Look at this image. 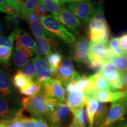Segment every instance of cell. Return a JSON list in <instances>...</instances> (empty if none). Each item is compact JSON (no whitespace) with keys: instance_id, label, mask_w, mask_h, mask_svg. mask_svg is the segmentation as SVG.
I'll return each mask as SVG.
<instances>
[{"instance_id":"cell-1","label":"cell","mask_w":127,"mask_h":127,"mask_svg":"<svg viewBox=\"0 0 127 127\" xmlns=\"http://www.w3.org/2000/svg\"><path fill=\"white\" fill-rule=\"evenodd\" d=\"M24 108L34 118H42L48 117L49 112V99L44 91L37 94L27 96L22 99Z\"/></svg>"},{"instance_id":"cell-2","label":"cell","mask_w":127,"mask_h":127,"mask_svg":"<svg viewBox=\"0 0 127 127\" xmlns=\"http://www.w3.org/2000/svg\"><path fill=\"white\" fill-rule=\"evenodd\" d=\"M41 23L45 30L51 34L56 36L66 44H73L77 40L74 35L60 23L52 14L44 17Z\"/></svg>"},{"instance_id":"cell-3","label":"cell","mask_w":127,"mask_h":127,"mask_svg":"<svg viewBox=\"0 0 127 127\" xmlns=\"http://www.w3.org/2000/svg\"><path fill=\"white\" fill-rule=\"evenodd\" d=\"M127 114V97L111 103L107 117L99 127H111L124 121Z\"/></svg>"},{"instance_id":"cell-4","label":"cell","mask_w":127,"mask_h":127,"mask_svg":"<svg viewBox=\"0 0 127 127\" xmlns=\"http://www.w3.org/2000/svg\"><path fill=\"white\" fill-rule=\"evenodd\" d=\"M65 4L82 24H88L94 19V5L92 3L84 1H66Z\"/></svg>"},{"instance_id":"cell-5","label":"cell","mask_w":127,"mask_h":127,"mask_svg":"<svg viewBox=\"0 0 127 127\" xmlns=\"http://www.w3.org/2000/svg\"><path fill=\"white\" fill-rule=\"evenodd\" d=\"M52 15L72 34L75 35L79 34L82 23L66 6H64L58 13Z\"/></svg>"},{"instance_id":"cell-6","label":"cell","mask_w":127,"mask_h":127,"mask_svg":"<svg viewBox=\"0 0 127 127\" xmlns=\"http://www.w3.org/2000/svg\"><path fill=\"white\" fill-rule=\"evenodd\" d=\"M99 72L118 91L124 88L125 79L124 75L118 72L111 62L105 61Z\"/></svg>"},{"instance_id":"cell-7","label":"cell","mask_w":127,"mask_h":127,"mask_svg":"<svg viewBox=\"0 0 127 127\" xmlns=\"http://www.w3.org/2000/svg\"><path fill=\"white\" fill-rule=\"evenodd\" d=\"M42 91L49 99L65 101V91L63 84L55 78H51L42 84Z\"/></svg>"},{"instance_id":"cell-8","label":"cell","mask_w":127,"mask_h":127,"mask_svg":"<svg viewBox=\"0 0 127 127\" xmlns=\"http://www.w3.org/2000/svg\"><path fill=\"white\" fill-rule=\"evenodd\" d=\"M90 44L82 36H79L73 44L72 49V60L78 63L88 64L89 62Z\"/></svg>"},{"instance_id":"cell-9","label":"cell","mask_w":127,"mask_h":127,"mask_svg":"<svg viewBox=\"0 0 127 127\" xmlns=\"http://www.w3.org/2000/svg\"><path fill=\"white\" fill-rule=\"evenodd\" d=\"M80 75L75 70L74 65L71 60H65L63 63V65L58 70L55 72V79L60 81L65 86L73 79L78 78Z\"/></svg>"},{"instance_id":"cell-10","label":"cell","mask_w":127,"mask_h":127,"mask_svg":"<svg viewBox=\"0 0 127 127\" xmlns=\"http://www.w3.org/2000/svg\"><path fill=\"white\" fill-rule=\"evenodd\" d=\"M70 111L66 102L58 101L54 108L49 112L47 118L52 125L58 126L68 118Z\"/></svg>"},{"instance_id":"cell-11","label":"cell","mask_w":127,"mask_h":127,"mask_svg":"<svg viewBox=\"0 0 127 127\" xmlns=\"http://www.w3.org/2000/svg\"><path fill=\"white\" fill-rule=\"evenodd\" d=\"M0 94L7 101H12L17 104L19 103L10 78L7 73L1 68H0Z\"/></svg>"},{"instance_id":"cell-12","label":"cell","mask_w":127,"mask_h":127,"mask_svg":"<svg viewBox=\"0 0 127 127\" xmlns=\"http://www.w3.org/2000/svg\"><path fill=\"white\" fill-rule=\"evenodd\" d=\"M89 60H96L101 61H110L115 56L109 50L108 46L104 43H93L90 42Z\"/></svg>"},{"instance_id":"cell-13","label":"cell","mask_w":127,"mask_h":127,"mask_svg":"<svg viewBox=\"0 0 127 127\" xmlns=\"http://www.w3.org/2000/svg\"><path fill=\"white\" fill-rule=\"evenodd\" d=\"M35 55L31 49L25 47H15L12 54L14 65L17 68L23 67L30 63L31 58Z\"/></svg>"},{"instance_id":"cell-14","label":"cell","mask_w":127,"mask_h":127,"mask_svg":"<svg viewBox=\"0 0 127 127\" xmlns=\"http://www.w3.org/2000/svg\"><path fill=\"white\" fill-rule=\"evenodd\" d=\"M32 61L35 66L38 75V78L35 81L42 84L44 82L51 78L50 66L47 61L44 58L36 57L32 59Z\"/></svg>"},{"instance_id":"cell-15","label":"cell","mask_w":127,"mask_h":127,"mask_svg":"<svg viewBox=\"0 0 127 127\" xmlns=\"http://www.w3.org/2000/svg\"><path fill=\"white\" fill-rule=\"evenodd\" d=\"M105 24L94 19L89 23V35L91 42L103 43L105 31Z\"/></svg>"},{"instance_id":"cell-16","label":"cell","mask_w":127,"mask_h":127,"mask_svg":"<svg viewBox=\"0 0 127 127\" xmlns=\"http://www.w3.org/2000/svg\"><path fill=\"white\" fill-rule=\"evenodd\" d=\"M17 11L24 14L27 17L33 14L38 7L42 4V1L40 0H26V1H17L12 0Z\"/></svg>"},{"instance_id":"cell-17","label":"cell","mask_w":127,"mask_h":127,"mask_svg":"<svg viewBox=\"0 0 127 127\" xmlns=\"http://www.w3.org/2000/svg\"><path fill=\"white\" fill-rule=\"evenodd\" d=\"M126 97H127V91L124 92L96 91L93 95V98L98 102L102 103H112Z\"/></svg>"},{"instance_id":"cell-18","label":"cell","mask_w":127,"mask_h":127,"mask_svg":"<svg viewBox=\"0 0 127 127\" xmlns=\"http://www.w3.org/2000/svg\"><path fill=\"white\" fill-rule=\"evenodd\" d=\"M85 98L86 96L84 92L74 91L67 93L66 102L72 113L85 106Z\"/></svg>"},{"instance_id":"cell-19","label":"cell","mask_w":127,"mask_h":127,"mask_svg":"<svg viewBox=\"0 0 127 127\" xmlns=\"http://www.w3.org/2000/svg\"><path fill=\"white\" fill-rule=\"evenodd\" d=\"M36 55L42 58H47L52 52V47H55L52 38H39L36 39Z\"/></svg>"},{"instance_id":"cell-20","label":"cell","mask_w":127,"mask_h":127,"mask_svg":"<svg viewBox=\"0 0 127 127\" xmlns=\"http://www.w3.org/2000/svg\"><path fill=\"white\" fill-rule=\"evenodd\" d=\"M23 112L22 109L11 108L7 102V100L0 94V117L4 120H10L16 118Z\"/></svg>"},{"instance_id":"cell-21","label":"cell","mask_w":127,"mask_h":127,"mask_svg":"<svg viewBox=\"0 0 127 127\" xmlns=\"http://www.w3.org/2000/svg\"><path fill=\"white\" fill-rule=\"evenodd\" d=\"M16 47H25L31 49L36 55V43L34 39L26 32L22 30L15 38Z\"/></svg>"},{"instance_id":"cell-22","label":"cell","mask_w":127,"mask_h":127,"mask_svg":"<svg viewBox=\"0 0 127 127\" xmlns=\"http://www.w3.org/2000/svg\"><path fill=\"white\" fill-rule=\"evenodd\" d=\"M99 102L94 98L87 97L85 98L87 115L88 119V127H94L95 116L98 108Z\"/></svg>"},{"instance_id":"cell-23","label":"cell","mask_w":127,"mask_h":127,"mask_svg":"<svg viewBox=\"0 0 127 127\" xmlns=\"http://www.w3.org/2000/svg\"><path fill=\"white\" fill-rule=\"evenodd\" d=\"M30 26L32 33L36 38H53L54 36L45 30L42 25L41 21H30Z\"/></svg>"},{"instance_id":"cell-24","label":"cell","mask_w":127,"mask_h":127,"mask_svg":"<svg viewBox=\"0 0 127 127\" xmlns=\"http://www.w3.org/2000/svg\"><path fill=\"white\" fill-rule=\"evenodd\" d=\"M47 61L50 66L51 76L53 77L63 65V56L59 52H52L47 57Z\"/></svg>"},{"instance_id":"cell-25","label":"cell","mask_w":127,"mask_h":127,"mask_svg":"<svg viewBox=\"0 0 127 127\" xmlns=\"http://www.w3.org/2000/svg\"><path fill=\"white\" fill-rule=\"evenodd\" d=\"M66 4V1L64 0H43L42 6L47 11L51 12L52 14L58 13Z\"/></svg>"},{"instance_id":"cell-26","label":"cell","mask_w":127,"mask_h":127,"mask_svg":"<svg viewBox=\"0 0 127 127\" xmlns=\"http://www.w3.org/2000/svg\"><path fill=\"white\" fill-rule=\"evenodd\" d=\"M94 75L95 86L97 91L118 92L112 87V85L101 73L98 72Z\"/></svg>"},{"instance_id":"cell-27","label":"cell","mask_w":127,"mask_h":127,"mask_svg":"<svg viewBox=\"0 0 127 127\" xmlns=\"http://www.w3.org/2000/svg\"><path fill=\"white\" fill-rule=\"evenodd\" d=\"M109 108L105 103L99 102L98 104V108L95 116L94 127H99L107 117Z\"/></svg>"},{"instance_id":"cell-28","label":"cell","mask_w":127,"mask_h":127,"mask_svg":"<svg viewBox=\"0 0 127 127\" xmlns=\"http://www.w3.org/2000/svg\"><path fill=\"white\" fill-rule=\"evenodd\" d=\"M42 90V84L35 81H32L27 86L20 90V93L25 96H31L40 93Z\"/></svg>"},{"instance_id":"cell-29","label":"cell","mask_w":127,"mask_h":127,"mask_svg":"<svg viewBox=\"0 0 127 127\" xmlns=\"http://www.w3.org/2000/svg\"><path fill=\"white\" fill-rule=\"evenodd\" d=\"M31 81L30 80L26 77L24 74H22L20 71H18L12 78V82L13 86L18 89L19 91L23 90L25 87L27 86Z\"/></svg>"},{"instance_id":"cell-30","label":"cell","mask_w":127,"mask_h":127,"mask_svg":"<svg viewBox=\"0 0 127 127\" xmlns=\"http://www.w3.org/2000/svg\"><path fill=\"white\" fill-rule=\"evenodd\" d=\"M19 71L31 81H36L38 78L35 66L32 61L27 64L25 65L21 68Z\"/></svg>"},{"instance_id":"cell-31","label":"cell","mask_w":127,"mask_h":127,"mask_svg":"<svg viewBox=\"0 0 127 127\" xmlns=\"http://www.w3.org/2000/svg\"><path fill=\"white\" fill-rule=\"evenodd\" d=\"M22 30L21 28L14 29L12 32L8 36L2 35L0 37V46H3L12 49L14 45V41L15 40L16 36Z\"/></svg>"},{"instance_id":"cell-32","label":"cell","mask_w":127,"mask_h":127,"mask_svg":"<svg viewBox=\"0 0 127 127\" xmlns=\"http://www.w3.org/2000/svg\"><path fill=\"white\" fill-rule=\"evenodd\" d=\"M74 115V119L78 124L81 125V126L85 127L88 123V115H87V108L85 106L81 108L74 112H72Z\"/></svg>"},{"instance_id":"cell-33","label":"cell","mask_w":127,"mask_h":127,"mask_svg":"<svg viewBox=\"0 0 127 127\" xmlns=\"http://www.w3.org/2000/svg\"><path fill=\"white\" fill-rule=\"evenodd\" d=\"M110 61L114 65L118 72L121 74H125L127 71V55L117 57L111 59Z\"/></svg>"},{"instance_id":"cell-34","label":"cell","mask_w":127,"mask_h":127,"mask_svg":"<svg viewBox=\"0 0 127 127\" xmlns=\"http://www.w3.org/2000/svg\"><path fill=\"white\" fill-rule=\"evenodd\" d=\"M108 46L109 50L113 53L115 57L125 55V53L122 50L121 48L120 42H119V38H112Z\"/></svg>"},{"instance_id":"cell-35","label":"cell","mask_w":127,"mask_h":127,"mask_svg":"<svg viewBox=\"0 0 127 127\" xmlns=\"http://www.w3.org/2000/svg\"><path fill=\"white\" fill-rule=\"evenodd\" d=\"M0 11L8 14V15H13L18 13L17 9L12 4L11 0H6L4 4L0 5Z\"/></svg>"},{"instance_id":"cell-36","label":"cell","mask_w":127,"mask_h":127,"mask_svg":"<svg viewBox=\"0 0 127 127\" xmlns=\"http://www.w3.org/2000/svg\"><path fill=\"white\" fill-rule=\"evenodd\" d=\"M12 55V49L0 46V64H7Z\"/></svg>"},{"instance_id":"cell-37","label":"cell","mask_w":127,"mask_h":127,"mask_svg":"<svg viewBox=\"0 0 127 127\" xmlns=\"http://www.w3.org/2000/svg\"><path fill=\"white\" fill-rule=\"evenodd\" d=\"M94 20L99 21L104 24H107V21L105 20L104 13V8H103V4L102 3L94 5Z\"/></svg>"},{"instance_id":"cell-38","label":"cell","mask_w":127,"mask_h":127,"mask_svg":"<svg viewBox=\"0 0 127 127\" xmlns=\"http://www.w3.org/2000/svg\"><path fill=\"white\" fill-rule=\"evenodd\" d=\"M104 63V61H99V60H90L87 64H88V67L90 69L95 71L96 73H98L100 71H101Z\"/></svg>"},{"instance_id":"cell-39","label":"cell","mask_w":127,"mask_h":127,"mask_svg":"<svg viewBox=\"0 0 127 127\" xmlns=\"http://www.w3.org/2000/svg\"><path fill=\"white\" fill-rule=\"evenodd\" d=\"M18 117L24 127H34V118L25 117L23 115V112H21Z\"/></svg>"},{"instance_id":"cell-40","label":"cell","mask_w":127,"mask_h":127,"mask_svg":"<svg viewBox=\"0 0 127 127\" xmlns=\"http://www.w3.org/2000/svg\"><path fill=\"white\" fill-rule=\"evenodd\" d=\"M18 116L16 118L10 120H4L8 127H24L22 123H21L20 120H19Z\"/></svg>"},{"instance_id":"cell-41","label":"cell","mask_w":127,"mask_h":127,"mask_svg":"<svg viewBox=\"0 0 127 127\" xmlns=\"http://www.w3.org/2000/svg\"><path fill=\"white\" fill-rule=\"evenodd\" d=\"M119 42L122 50L124 52H127V34L123 35L119 38Z\"/></svg>"},{"instance_id":"cell-42","label":"cell","mask_w":127,"mask_h":127,"mask_svg":"<svg viewBox=\"0 0 127 127\" xmlns=\"http://www.w3.org/2000/svg\"><path fill=\"white\" fill-rule=\"evenodd\" d=\"M47 11L42 7V6H40V7H38L37 8L35 11L34 14L37 16L38 17L41 19H42L44 17L47 16Z\"/></svg>"},{"instance_id":"cell-43","label":"cell","mask_w":127,"mask_h":127,"mask_svg":"<svg viewBox=\"0 0 127 127\" xmlns=\"http://www.w3.org/2000/svg\"><path fill=\"white\" fill-rule=\"evenodd\" d=\"M34 127H48L47 124L42 118H34Z\"/></svg>"},{"instance_id":"cell-44","label":"cell","mask_w":127,"mask_h":127,"mask_svg":"<svg viewBox=\"0 0 127 127\" xmlns=\"http://www.w3.org/2000/svg\"><path fill=\"white\" fill-rule=\"evenodd\" d=\"M6 32V27L4 23L0 20V37L2 36L4 33Z\"/></svg>"},{"instance_id":"cell-45","label":"cell","mask_w":127,"mask_h":127,"mask_svg":"<svg viewBox=\"0 0 127 127\" xmlns=\"http://www.w3.org/2000/svg\"><path fill=\"white\" fill-rule=\"evenodd\" d=\"M127 125V120H124V121L121 122L120 123L117 124L113 125L111 127H125Z\"/></svg>"},{"instance_id":"cell-46","label":"cell","mask_w":127,"mask_h":127,"mask_svg":"<svg viewBox=\"0 0 127 127\" xmlns=\"http://www.w3.org/2000/svg\"><path fill=\"white\" fill-rule=\"evenodd\" d=\"M69 127H82L81 125H79V124H78L75 120H73L72 123L71 124Z\"/></svg>"},{"instance_id":"cell-47","label":"cell","mask_w":127,"mask_h":127,"mask_svg":"<svg viewBox=\"0 0 127 127\" xmlns=\"http://www.w3.org/2000/svg\"><path fill=\"white\" fill-rule=\"evenodd\" d=\"M0 127H8L4 120L0 121Z\"/></svg>"},{"instance_id":"cell-48","label":"cell","mask_w":127,"mask_h":127,"mask_svg":"<svg viewBox=\"0 0 127 127\" xmlns=\"http://www.w3.org/2000/svg\"><path fill=\"white\" fill-rule=\"evenodd\" d=\"M124 79H125V85L126 86V88H127V90H125V91H127V77H125L124 75Z\"/></svg>"},{"instance_id":"cell-49","label":"cell","mask_w":127,"mask_h":127,"mask_svg":"<svg viewBox=\"0 0 127 127\" xmlns=\"http://www.w3.org/2000/svg\"><path fill=\"white\" fill-rule=\"evenodd\" d=\"M5 2V0H0V5L4 4Z\"/></svg>"},{"instance_id":"cell-50","label":"cell","mask_w":127,"mask_h":127,"mask_svg":"<svg viewBox=\"0 0 127 127\" xmlns=\"http://www.w3.org/2000/svg\"><path fill=\"white\" fill-rule=\"evenodd\" d=\"M123 75H124L125 77H127V72L125 73V74H123Z\"/></svg>"},{"instance_id":"cell-51","label":"cell","mask_w":127,"mask_h":127,"mask_svg":"<svg viewBox=\"0 0 127 127\" xmlns=\"http://www.w3.org/2000/svg\"><path fill=\"white\" fill-rule=\"evenodd\" d=\"M51 127H59L58 126H55V125H51Z\"/></svg>"},{"instance_id":"cell-52","label":"cell","mask_w":127,"mask_h":127,"mask_svg":"<svg viewBox=\"0 0 127 127\" xmlns=\"http://www.w3.org/2000/svg\"><path fill=\"white\" fill-rule=\"evenodd\" d=\"M127 127V125H126V127Z\"/></svg>"}]
</instances>
